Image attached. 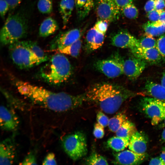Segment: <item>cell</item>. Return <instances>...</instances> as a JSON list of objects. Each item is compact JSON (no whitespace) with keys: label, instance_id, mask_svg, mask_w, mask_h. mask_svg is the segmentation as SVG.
Listing matches in <instances>:
<instances>
[{"label":"cell","instance_id":"obj_1","mask_svg":"<svg viewBox=\"0 0 165 165\" xmlns=\"http://www.w3.org/2000/svg\"><path fill=\"white\" fill-rule=\"evenodd\" d=\"M14 83L19 92L33 103L56 112L76 108L87 101L84 93L74 95L64 92H54L17 79Z\"/></svg>","mask_w":165,"mask_h":165},{"label":"cell","instance_id":"obj_2","mask_svg":"<svg viewBox=\"0 0 165 165\" xmlns=\"http://www.w3.org/2000/svg\"><path fill=\"white\" fill-rule=\"evenodd\" d=\"M85 94L87 101L96 103L109 114L116 112L124 101L136 95L122 86L105 82L92 85Z\"/></svg>","mask_w":165,"mask_h":165},{"label":"cell","instance_id":"obj_3","mask_svg":"<svg viewBox=\"0 0 165 165\" xmlns=\"http://www.w3.org/2000/svg\"><path fill=\"white\" fill-rule=\"evenodd\" d=\"M72 72L68 59L64 54L59 53L53 55L40 68L38 75L49 84L58 86L69 78Z\"/></svg>","mask_w":165,"mask_h":165},{"label":"cell","instance_id":"obj_4","mask_svg":"<svg viewBox=\"0 0 165 165\" xmlns=\"http://www.w3.org/2000/svg\"><path fill=\"white\" fill-rule=\"evenodd\" d=\"M28 30L27 20L22 14L10 15L1 30V43L9 45L19 41L27 35Z\"/></svg>","mask_w":165,"mask_h":165},{"label":"cell","instance_id":"obj_5","mask_svg":"<svg viewBox=\"0 0 165 165\" xmlns=\"http://www.w3.org/2000/svg\"><path fill=\"white\" fill-rule=\"evenodd\" d=\"M9 53L13 63L21 69L31 68L43 62L30 49L25 46L22 41L9 45Z\"/></svg>","mask_w":165,"mask_h":165},{"label":"cell","instance_id":"obj_6","mask_svg":"<svg viewBox=\"0 0 165 165\" xmlns=\"http://www.w3.org/2000/svg\"><path fill=\"white\" fill-rule=\"evenodd\" d=\"M62 144L66 153L73 160L81 158L87 153L86 137L82 132L77 131L66 135L63 138Z\"/></svg>","mask_w":165,"mask_h":165},{"label":"cell","instance_id":"obj_7","mask_svg":"<svg viewBox=\"0 0 165 165\" xmlns=\"http://www.w3.org/2000/svg\"><path fill=\"white\" fill-rule=\"evenodd\" d=\"M142 112L151 119L153 125L158 124L165 119V103L152 97H144L140 102Z\"/></svg>","mask_w":165,"mask_h":165},{"label":"cell","instance_id":"obj_8","mask_svg":"<svg viewBox=\"0 0 165 165\" xmlns=\"http://www.w3.org/2000/svg\"><path fill=\"white\" fill-rule=\"evenodd\" d=\"M123 61L117 54L110 58L97 61L94 66L97 70L107 77L114 78L123 74Z\"/></svg>","mask_w":165,"mask_h":165},{"label":"cell","instance_id":"obj_9","mask_svg":"<svg viewBox=\"0 0 165 165\" xmlns=\"http://www.w3.org/2000/svg\"><path fill=\"white\" fill-rule=\"evenodd\" d=\"M96 12L99 20L109 23L115 21L121 13L113 0H96Z\"/></svg>","mask_w":165,"mask_h":165},{"label":"cell","instance_id":"obj_10","mask_svg":"<svg viewBox=\"0 0 165 165\" xmlns=\"http://www.w3.org/2000/svg\"><path fill=\"white\" fill-rule=\"evenodd\" d=\"M82 31L78 28H74L57 35L51 43V50H57L69 46L81 38Z\"/></svg>","mask_w":165,"mask_h":165},{"label":"cell","instance_id":"obj_11","mask_svg":"<svg viewBox=\"0 0 165 165\" xmlns=\"http://www.w3.org/2000/svg\"><path fill=\"white\" fill-rule=\"evenodd\" d=\"M146 61L134 56L123 61V74L130 79H136L146 66Z\"/></svg>","mask_w":165,"mask_h":165},{"label":"cell","instance_id":"obj_12","mask_svg":"<svg viewBox=\"0 0 165 165\" xmlns=\"http://www.w3.org/2000/svg\"><path fill=\"white\" fill-rule=\"evenodd\" d=\"M112 45L117 47L130 50L140 47L139 40L127 31L121 30L114 34L111 38Z\"/></svg>","mask_w":165,"mask_h":165},{"label":"cell","instance_id":"obj_13","mask_svg":"<svg viewBox=\"0 0 165 165\" xmlns=\"http://www.w3.org/2000/svg\"><path fill=\"white\" fill-rule=\"evenodd\" d=\"M113 163L116 164L125 165H139L145 161L148 157L146 153L139 154L129 149L122 151L114 155Z\"/></svg>","mask_w":165,"mask_h":165},{"label":"cell","instance_id":"obj_14","mask_svg":"<svg viewBox=\"0 0 165 165\" xmlns=\"http://www.w3.org/2000/svg\"><path fill=\"white\" fill-rule=\"evenodd\" d=\"M19 120L14 111L4 105L0 108V124L1 128L7 131H14L17 128Z\"/></svg>","mask_w":165,"mask_h":165},{"label":"cell","instance_id":"obj_15","mask_svg":"<svg viewBox=\"0 0 165 165\" xmlns=\"http://www.w3.org/2000/svg\"><path fill=\"white\" fill-rule=\"evenodd\" d=\"M16 153L15 146L11 139L8 138L2 141L0 144V164H13Z\"/></svg>","mask_w":165,"mask_h":165},{"label":"cell","instance_id":"obj_16","mask_svg":"<svg viewBox=\"0 0 165 165\" xmlns=\"http://www.w3.org/2000/svg\"><path fill=\"white\" fill-rule=\"evenodd\" d=\"M148 142L146 135L142 131H137L131 137L128 146L129 149L139 154L146 153Z\"/></svg>","mask_w":165,"mask_h":165},{"label":"cell","instance_id":"obj_17","mask_svg":"<svg viewBox=\"0 0 165 165\" xmlns=\"http://www.w3.org/2000/svg\"><path fill=\"white\" fill-rule=\"evenodd\" d=\"M130 50L134 56L151 63L159 62L161 59L162 56L156 47L145 49L139 47Z\"/></svg>","mask_w":165,"mask_h":165},{"label":"cell","instance_id":"obj_18","mask_svg":"<svg viewBox=\"0 0 165 165\" xmlns=\"http://www.w3.org/2000/svg\"><path fill=\"white\" fill-rule=\"evenodd\" d=\"M105 35L97 31L94 27L90 29L86 38L88 51H92L100 48L104 43Z\"/></svg>","mask_w":165,"mask_h":165},{"label":"cell","instance_id":"obj_19","mask_svg":"<svg viewBox=\"0 0 165 165\" xmlns=\"http://www.w3.org/2000/svg\"><path fill=\"white\" fill-rule=\"evenodd\" d=\"M145 89L147 94L165 103V87L161 85L148 81Z\"/></svg>","mask_w":165,"mask_h":165},{"label":"cell","instance_id":"obj_20","mask_svg":"<svg viewBox=\"0 0 165 165\" xmlns=\"http://www.w3.org/2000/svg\"><path fill=\"white\" fill-rule=\"evenodd\" d=\"M58 28V25L56 20L51 17H48L41 24L39 34L42 37H47L54 33Z\"/></svg>","mask_w":165,"mask_h":165},{"label":"cell","instance_id":"obj_21","mask_svg":"<svg viewBox=\"0 0 165 165\" xmlns=\"http://www.w3.org/2000/svg\"><path fill=\"white\" fill-rule=\"evenodd\" d=\"M75 4L74 0H61L60 3L59 11L64 27L66 26L69 20Z\"/></svg>","mask_w":165,"mask_h":165},{"label":"cell","instance_id":"obj_22","mask_svg":"<svg viewBox=\"0 0 165 165\" xmlns=\"http://www.w3.org/2000/svg\"><path fill=\"white\" fill-rule=\"evenodd\" d=\"M145 35L157 36L165 33V24H162L158 21L152 22H147L142 26Z\"/></svg>","mask_w":165,"mask_h":165},{"label":"cell","instance_id":"obj_23","mask_svg":"<svg viewBox=\"0 0 165 165\" xmlns=\"http://www.w3.org/2000/svg\"><path fill=\"white\" fill-rule=\"evenodd\" d=\"M94 4L93 0H75L77 14L80 20L83 19L88 15Z\"/></svg>","mask_w":165,"mask_h":165},{"label":"cell","instance_id":"obj_24","mask_svg":"<svg viewBox=\"0 0 165 165\" xmlns=\"http://www.w3.org/2000/svg\"><path fill=\"white\" fill-rule=\"evenodd\" d=\"M130 139L117 136H113L107 141V145L116 152L123 150L128 146Z\"/></svg>","mask_w":165,"mask_h":165},{"label":"cell","instance_id":"obj_25","mask_svg":"<svg viewBox=\"0 0 165 165\" xmlns=\"http://www.w3.org/2000/svg\"><path fill=\"white\" fill-rule=\"evenodd\" d=\"M137 131L134 124L127 119L123 122L115 133L116 136L130 139Z\"/></svg>","mask_w":165,"mask_h":165},{"label":"cell","instance_id":"obj_26","mask_svg":"<svg viewBox=\"0 0 165 165\" xmlns=\"http://www.w3.org/2000/svg\"><path fill=\"white\" fill-rule=\"evenodd\" d=\"M82 46L81 38L74 43L56 51L59 53L77 58L79 55Z\"/></svg>","mask_w":165,"mask_h":165},{"label":"cell","instance_id":"obj_27","mask_svg":"<svg viewBox=\"0 0 165 165\" xmlns=\"http://www.w3.org/2000/svg\"><path fill=\"white\" fill-rule=\"evenodd\" d=\"M128 119L124 114L119 112L109 119L108 126L112 132H116L123 122Z\"/></svg>","mask_w":165,"mask_h":165},{"label":"cell","instance_id":"obj_28","mask_svg":"<svg viewBox=\"0 0 165 165\" xmlns=\"http://www.w3.org/2000/svg\"><path fill=\"white\" fill-rule=\"evenodd\" d=\"M23 44L30 49L44 62L48 61L49 58L43 50L37 44V43L31 41H22Z\"/></svg>","mask_w":165,"mask_h":165},{"label":"cell","instance_id":"obj_29","mask_svg":"<svg viewBox=\"0 0 165 165\" xmlns=\"http://www.w3.org/2000/svg\"><path fill=\"white\" fill-rule=\"evenodd\" d=\"M86 165H107L108 162L103 156L93 152L86 159Z\"/></svg>","mask_w":165,"mask_h":165},{"label":"cell","instance_id":"obj_30","mask_svg":"<svg viewBox=\"0 0 165 165\" xmlns=\"http://www.w3.org/2000/svg\"><path fill=\"white\" fill-rule=\"evenodd\" d=\"M120 12L126 17L130 19L136 18L138 14V9L133 3L123 8Z\"/></svg>","mask_w":165,"mask_h":165},{"label":"cell","instance_id":"obj_31","mask_svg":"<svg viewBox=\"0 0 165 165\" xmlns=\"http://www.w3.org/2000/svg\"><path fill=\"white\" fill-rule=\"evenodd\" d=\"M37 7L39 12L43 14L50 13L53 10V4L51 0H38Z\"/></svg>","mask_w":165,"mask_h":165},{"label":"cell","instance_id":"obj_32","mask_svg":"<svg viewBox=\"0 0 165 165\" xmlns=\"http://www.w3.org/2000/svg\"><path fill=\"white\" fill-rule=\"evenodd\" d=\"M139 40L140 47L145 49L156 47V41L152 36L145 35Z\"/></svg>","mask_w":165,"mask_h":165},{"label":"cell","instance_id":"obj_33","mask_svg":"<svg viewBox=\"0 0 165 165\" xmlns=\"http://www.w3.org/2000/svg\"><path fill=\"white\" fill-rule=\"evenodd\" d=\"M108 23L106 20H99L94 27L97 31L105 35L108 29Z\"/></svg>","mask_w":165,"mask_h":165},{"label":"cell","instance_id":"obj_34","mask_svg":"<svg viewBox=\"0 0 165 165\" xmlns=\"http://www.w3.org/2000/svg\"><path fill=\"white\" fill-rule=\"evenodd\" d=\"M156 48L162 57L165 58V35L160 36L157 39Z\"/></svg>","mask_w":165,"mask_h":165},{"label":"cell","instance_id":"obj_35","mask_svg":"<svg viewBox=\"0 0 165 165\" xmlns=\"http://www.w3.org/2000/svg\"><path fill=\"white\" fill-rule=\"evenodd\" d=\"M104 127L98 123L95 124L93 133L95 138L98 139L103 138L105 134Z\"/></svg>","mask_w":165,"mask_h":165},{"label":"cell","instance_id":"obj_36","mask_svg":"<svg viewBox=\"0 0 165 165\" xmlns=\"http://www.w3.org/2000/svg\"><path fill=\"white\" fill-rule=\"evenodd\" d=\"M109 119L108 117L101 111L99 112L97 114V123L104 127L108 126Z\"/></svg>","mask_w":165,"mask_h":165},{"label":"cell","instance_id":"obj_37","mask_svg":"<svg viewBox=\"0 0 165 165\" xmlns=\"http://www.w3.org/2000/svg\"><path fill=\"white\" fill-rule=\"evenodd\" d=\"M21 165H36L37 164L35 157L31 153L28 154L20 164Z\"/></svg>","mask_w":165,"mask_h":165},{"label":"cell","instance_id":"obj_38","mask_svg":"<svg viewBox=\"0 0 165 165\" xmlns=\"http://www.w3.org/2000/svg\"><path fill=\"white\" fill-rule=\"evenodd\" d=\"M9 9V5L6 1L0 0V13L2 18H4Z\"/></svg>","mask_w":165,"mask_h":165},{"label":"cell","instance_id":"obj_39","mask_svg":"<svg viewBox=\"0 0 165 165\" xmlns=\"http://www.w3.org/2000/svg\"><path fill=\"white\" fill-rule=\"evenodd\" d=\"M43 165H57L55 156L53 153L48 154L42 162Z\"/></svg>","mask_w":165,"mask_h":165},{"label":"cell","instance_id":"obj_40","mask_svg":"<svg viewBox=\"0 0 165 165\" xmlns=\"http://www.w3.org/2000/svg\"><path fill=\"white\" fill-rule=\"evenodd\" d=\"M113 1L121 11L124 7L132 4L133 0H113Z\"/></svg>","mask_w":165,"mask_h":165},{"label":"cell","instance_id":"obj_41","mask_svg":"<svg viewBox=\"0 0 165 165\" xmlns=\"http://www.w3.org/2000/svg\"><path fill=\"white\" fill-rule=\"evenodd\" d=\"M160 14L155 9L148 12L147 16L150 21L152 22H156L158 21L159 19Z\"/></svg>","mask_w":165,"mask_h":165},{"label":"cell","instance_id":"obj_42","mask_svg":"<svg viewBox=\"0 0 165 165\" xmlns=\"http://www.w3.org/2000/svg\"><path fill=\"white\" fill-rule=\"evenodd\" d=\"M156 0H149L146 3L144 9L147 13L155 9Z\"/></svg>","mask_w":165,"mask_h":165},{"label":"cell","instance_id":"obj_43","mask_svg":"<svg viewBox=\"0 0 165 165\" xmlns=\"http://www.w3.org/2000/svg\"><path fill=\"white\" fill-rule=\"evenodd\" d=\"M165 7V1L164 0H156L155 9L160 14Z\"/></svg>","mask_w":165,"mask_h":165},{"label":"cell","instance_id":"obj_44","mask_svg":"<svg viewBox=\"0 0 165 165\" xmlns=\"http://www.w3.org/2000/svg\"><path fill=\"white\" fill-rule=\"evenodd\" d=\"M149 163V165H165V162L160 156L152 158Z\"/></svg>","mask_w":165,"mask_h":165},{"label":"cell","instance_id":"obj_45","mask_svg":"<svg viewBox=\"0 0 165 165\" xmlns=\"http://www.w3.org/2000/svg\"><path fill=\"white\" fill-rule=\"evenodd\" d=\"M8 3L9 9H13L18 6L22 0H5Z\"/></svg>","mask_w":165,"mask_h":165},{"label":"cell","instance_id":"obj_46","mask_svg":"<svg viewBox=\"0 0 165 165\" xmlns=\"http://www.w3.org/2000/svg\"><path fill=\"white\" fill-rule=\"evenodd\" d=\"M158 21L161 23L165 24V10H163L160 13Z\"/></svg>","mask_w":165,"mask_h":165},{"label":"cell","instance_id":"obj_47","mask_svg":"<svg viewBox=\"0 0 165 165\" xmlns=\"http://www.w3.org/2000/svg\"><path fill=\"white\" fill-rule=\"evenodd\" d=\"M160 156L165 163V147L163 148Z\"/></svg>","mask_w":165,"mask_h":165},{"label":"cell","instance_id":"obj_48","mask_svg":"<svg viewBox=\"0 0 165 165\" xmlns=\"http://www.w3.org/2000/svg\"><path fill=\"white\" fill-rule=\"evenodd\" d=\"M161 85L165 87V73H164L161 80Z\"/></svg>","mask_w":165,"mask_h":165},{"label":"cell","instance_id":"obj_49","mask_svg":"<svg viewBox=\"0 0 165 165\" xmlns=\"http://www.w3.org/2000/svg\"><path fill=\"white\" fill-rule=\"evenodd\" d=\"M162 139L165 143V128L163 130L161 135Z\"/></svg>","mask_w":165,"mask_h":165},{"label":"cell","instance_id":"obj_50","mask_svg":"<svg viewBox=\"0 0 165 165\" xmlns=\"http://www.w3.org/2000/svg\"><path fill=\"white\" fill-rule=\"evenodd\" d=\"M160 127H165V119L163 120V122L162 124H160Z\"/></svg>","mask_w":165,"mask_h":165}]
</instances>
